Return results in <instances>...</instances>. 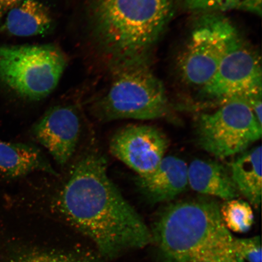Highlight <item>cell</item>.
I'll list each match as a JSON object with an SVG mask.
<instances>
[{
	"mask_svg": "<svg viewBox=\"0 0 262 262\" xmlns=\"http://www.w3.org/2000/svg\"><path fill=\"white\" fill-rule=\"evenodd\" d=\"M169 140L157 127L130 124L117 131L110 141V152L138 177L149 174L165 157Z\"/></svg>",
	"mask_w": 262,
	"mask_h": 262,
	"instance_id": "cell-9",
	"label": "cell"
},
{
	"mask_svg": "<svg viewBox=\"0 0 262 262\" xmlns=\"http://www.w3.org/2000/svg\"><path fill=\"white\" fill-rule=\"evenodd\" d=\"M67 65L64 54L54 45L0 47V81L26 99L50 95Z\"/></svg>",
	"mask_w": 262,
	"mask_h": 262,
	"instance_id": "cell-5",
	"label": "cell"
},
{
	"mask_svg": "<svg viewBox=\"0 0 262 262\" xmlns=\"http://www.w3.org/2000/svg\"><path fill=\"white\" fill-rule=\"evenodd\" d=\"M3 262H101L86 252L18 246L10 250Z\"/></svg>",
	"mask_w": 262,
	"mask_h": 262,
	"instance_id": "cell-16",
	"label": "cell"
},
{
	"mask_svg": "<svg viewBox=\"0 0 262 262\" xmlns=\"http://www.w3.org/2000/svg\"><path fill=\"white\" fill-rule=\"evenodd\" d=\"M236 244L238 253L245 262H261V241L259 237L236 238Z\"/></svg>",
	"mask_w": 262,
	"mask_h": 262,
	"instance_id": "cell-19",
	"label": "cell"
},
{
	"mask_svg": "<svg viewBox=\"0 0 262 262\" xmlns=\"http://www.w3.org/2000/svg\"><path fill=\"white\" fill-rule=\"evenodd\" d=\"M188 8L204 12L243 10L261 14V0H183Z\"/></svg>",
	"mask_w": 262,
	"mask_h": 262,
	"instance_id": "cell-18",
	"label": "cell"
},
{
	"mask_svg": "<svg viewBox=\"0 0 262 262\" xmlns=\"http://www.w3.org/2000/svg\"><path fill=\"white\" fill-rule=\"evenodd\" d=\"M110 71L113 78L109 88L93 107L98 120H155L168 113L165 86L147 58L127 62Z\"/></svg>",
	"mask_w": 262,
	"mask_h": 262,
	"instance_id": "cell-4",
	"label": "cell"
},
{
	"mask_svg": "<svg viewBox=\"0 0 262 262\" xmlns=\"http://www.w3.org/2000/svg\"><path fill=\"white\" fill-rule=\"evenodd\" d=\"M151 235L162 262H245L220 206L207 196L170 202L157 215Z\"/></svg>",
	"mask_w": 262,
	"mask_h": 262,
	"instance_id": "cell-2",
	"label": "cell"
},
{
	"mask_svg": "<svg viewBox=\"0 0 262 262\" xmlns=\"http://www.w3.org/2000/svg\"><path fill=\"white\" fill-rule=\"evenodd\" d=\"M35 171L57 175L38 147L29 144L0 141V172L3 175L15 179Z\"/></svg>",
	"mask_w": 262,
	"mask_h": 262,
	"instance_id": "cell-13",
	"label": "cell"
},
{
	"mask_svg": "<svg viewBox=\"0 0 262 262\" xmlns=\"http://www.w3.org/2000/svg\"><path fill=\"white\" fill-rule=\"evenodd\" d=\"M92 37L110 69L146 58L172 15L171 0H90Z\"/></svg>",
	"mask_w": 262,
	"mask_h": 262,
	"instance_id": "cell-3",
	"label": "cell"
},
{
	"mask_svg": "<svg viewBox=\"0 0 262 262\" xmlns=\"http://www.w3.org/2000/svg\"><path fill=\"white\" fill-rule=\"evenodd\" d=\"M239 34L224 16L209 14L191 32L178 58V68L185 84L201 90L214 76Z\"/></svg>",
	"mask_w": 262,
	"mask_h": 262,
	"instance_id": "cell-7",
	"label": "cell"
},
{
	"mask_svg": "<svg viewBox=\"0 0 262 262\" xmlns=\"http://www.w3.org/2000/svg\"><path fill=\"white\" fill-rule=\"evenodd\" d=\"M231 178L239 194L255 208L261 200V147L255 146L238 155L230 165Z\"/></svg>",
	"mask_w": 262,
	"mask_h": 262,
	"instance_id": "cell-14",
	"label": "cell"
},
{
	"mask_svg": "<svg viewBox=\"0 0 262 262\" xmlns=\"http://www.w3.org/2000/svg\"><path fill=\"white\" fill-rule=\"evenodd\" d=\"M259 55L239 35L226 54L211 80L199 93L217 105L233 100L249 104L261 99Z\"/></svg>",
	"mask_w": 262,
	"mask_h": 262,
	"instance_id": "cell-8",
	"label": "cell"
},
{
	"mask_svg": "<svg viewBox=\"0 0 262 262\" xmlns=\"http://www.w3.org/2000/svg\"><path fill=\"white\" fill-rule=\"evenodd\" d=\"M219 107L199 117L196 140L201 149L225 159L245 151L261 139L262 123L247 101H230Z\"/></svg>",
	"mask_w": 262,
	"mask_h": 262,
	"instance_id": "cell-6",
	"label": "cell"
},
{
	"mask_svg": "<svg viewBox=\"0 0 262 262\" xmlns=\"http://www.w3.org/2000/svg\"><path fill=\"white\" fill-rule=\"evenodd\" d=\"M23 0H0V17L18 6Z\"/></svg>",
	"mask_w": 262,
	"mask_h": 262,
	"instance_id": "cell-20",
	"label": "cell"
},
{
	"mask_svg": "<svg viewBox=\"0 0 262 262\" xmlns=\"http://www.w3.org/2000/svg\"><path fill=\"white\" fill-rule=\"evenodd\" d=\"M106 161L90 153L78 161L59 193L64 221L90 238L102 256L113 259L152 242L151 232L107 175Z\"/></svg>",
	"mask_w": 262,
	"mask_h": 262,
	"instance_id": "cell-1",
	"label": "cell"
},
{
	"mask_svg": "<svg viewBox=\"0 0 262 262\" xmlns=\"http://www.w3.org/2000/svg\"><path fill=\"white\" fill-rule=\"evenodd\" d=\"M53 25L50 11L40 0H23L8 13L5 31L18 37L47 34Z\"/></svg>",
	"mask_w": 262,
	"mask_h": 262,
	"instance_id": "cell-15",
	"label": "cell"
},
{
	"mask_svg": "<svg viewBox=\"0 0 262 262\" xmlns=\"http://www.w3.org/2000/svg\"><path fill=\"white\" fill-rule=\"evenodd\" d=\"M76 109L70 105L52 107L33 127L34 137L59 165H64L73 156L80 134Z\"/></svg>",
	"mask_w": 262,
	"mask_h": 262,
	"instance_id": "cell-10",
	"label": "cell"
},
{
	"mask_svg": "<svg viewBox=\"0 0 262 262\" xmlns=\"http://www.w3.org/2000/svg\"><path fill=\"white\" fill-rule=\"evenodd\" d=\"M188 166L178 157L165 156L149 174L137 176V186L150 204L172 202L188 188Z\"/></svg>",
	"mask_w": 262,
	"mask_h": 262,
	"instance_id": "cell-11",
	"label": "cell"
},
{
	"mask_svg": "<svg viewBox=\"0 0 262 262\" xmlns=\"http://www.w3.org/2000/svg\"><path fill=\"white\" fill-rule=\"evenodd\" d=\"M188 186L199 194L229 201L239 196L230 172L220 162L195 159L188 166Z\"/></svg>",
	"mask_w": 262,
	"mask_h": 262,
	"instance_id": "cell-12",
	"label": "cell"
},
{
	"mask_svg": "<svg viewBox=\"0 0 262 262\" xmlns=\"http://www.w3.org/2000/svg\"><path fill=\"white\" fill-rule=\"evenodd\" d=\"M223 222L229 231L245 233L254 224V213L251 205L243 200L234 199L226 201L220 206Z\"/></svg>",
	"mask_w": 262,
	"mask_h": 262,
	"instance_id": "cell-17",
	"label": "cell"
}]
</instances>
